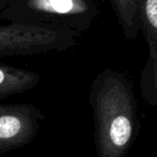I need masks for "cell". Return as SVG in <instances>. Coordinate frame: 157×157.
<instances>
[{"instance_id": "obj_1", "label": "cell", "mask_w": 157, "mask_h": 157, "mask_svg": "<svg viewBox=\"0 0 157 157\" xmlns=\"http://www.w3.org/2000/svg\"><path fill=\"white\" fill-rule=\"evenodd\" d=\"M94 88L93 104L101 155L117 156L132 137V119L126 90L112 76L97 80Z\"/></svg>"}, {"instance_id": "obj_2", "label": "cell", "mask_w": 157, "mask_h": 157, "mask_svg": "<svg viewBox=\"0 0 157 157\" xmlns=\"http://www.w3.org/2000/svg\"><path fill=\"white\" fill-rule=\"evenodd\" d=\"M92 15L90 0H14L0 11V18L13 24L62 26L76 32Z\"/></svg>"}, {"instance_id": "obj_3", "label": "cell", "mask_w": 157, "mask_h": 157, "mask_svg": "<svg viewBox=\"0 0 157 157\" xmlns=\"http://www.w3.org/2000/svg\"><path fill=\"white\" fill-rule=\"evenodd\" d=\"M76 44V31L62 26L0 25V58L60 52Z\"/></svg>"}, {"instance_id": "obj_4", "label": "cell", "mask_w": 157, "mask_h": 157, "mask_svg": "<svg viewBox=\"0 0 157 157\" xmlns=\"http://www.w3.org/2000/svg\"><path fill=\"white\" fill-rule=\"evenodd\" d=\"M44 121V112L32 104H0V154L31 143Z\"/></svg>"}, {"instance_id": "obj_5", "label": "cell", "mask_w": 157, "mask_h": 157, "mask_svg": "<svg viewBox=\"0 0 157 157\" xmlns=\"http://www.w3.org/2000/svg\"><path fill=\"white\" fill-rule=\"evenodd\" d=\"M37 73L0 63V99L31 90L39 85Z\"/></svg>"}, {"instance_id": "obj_6", "label": "cell", "mask_w": 157, "mask_h": 157, "mask_svg": "<svg viewBox=\"0 0 157 157\" xmlns=\"http://www.w3.org/2000/svg\"><path fill=\"white\" fill-rule=\"evenodd\" d=\"M140 28L150 48L152 76L157 86V0H138Z\"/></svg>"}, {"instance_id": "obj_7", "label": "cell", "mask_w": 157, "mask_h": 157, "mask_svg": "<svg viewBox=\"0 0 157 157\" xmlns=\"http://www.w3.org/2000/svg\"><path fill=\"white\" fill-rule=\"evenodd\" d=\"M128 39L135 37L140 29L138 0H110Z\"/></svg>"}, {"instance_id": "obj_8", "label": "cell", "mask_w": 157, "mask_h": 157, "mask_svg": "<svg viewBox=\"0 0 157 157\" xmlns=\"http://www.w3.org/2000/svg\"><path fill=\"white\" fill-rule=\"evenodd\" d=\"M12 1H14V0H0V11L4 10Z\"/></svg>"}]
</instances>
